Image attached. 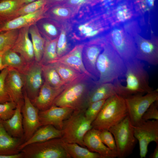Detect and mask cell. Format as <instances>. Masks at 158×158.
<instances>
[{
	"mask_svg": "<svg viewBox=\"0 0 158 158\" xmlns=\"http://www.w3.org/2000/svg\"><path fill=\"white\" fill-rule=\"evenodd\" d=\"M23 94L24 103L21 111L25 142L29 140L42 126L39 118V110L32 104L24 91Z\"/></svg>",
	"mask_w": 158,
	"mask_h": 158,
	"instance_id": "cell-12",
	"label": "cell"
},
{
	"mask_svg": "<svg viewBox=\"0 0 158 158\" xmlns=\"http://www.w3.org/2000/svg\"><path fill=\"white\" fill-rule=\"evenodd\" d=\"M99 136L103 142L117 155L116 145L112 133L108 130H101Z\"/></svg>",
	"mask_w": 158,
	"mask_h": 158,
	"instance_id": "cell-42",
	"label": "cell"
},
{
	"mask_svg": "<svg viewBox=\"0 0 158 158\" xmlns=\"http://www.w3.org/2000/svg\"><path fill=\"white\" fill-rule=\"evenodd\" d=\"M61 130L51 125L43 126L40 127L28 140L20 146V150L25 146L30 144L44 142L55 138H61Z\"/></svg>",
	"mask_w": 158,
	"mask_h": 158,
	"instance_id": "cell-26",
	"label": "cell"
},
{
	"mask_svg": "<svg viewBox=\"0 0 158 158\" xmlns=\"http://www.w3.org/2000/svg\"><path fill=\"white\" fill-rule=\"evenodd\" d=\"M134 8L138 16H143L155 8L156 0H132Z\"/></svg>",
	"mask_w": 158,
	"mask_h": 158,
	"instance_id": "cell-37",
	"label": "cell"
},
{
	"mask_svg": "<svg viewBox=\"0 0 158 158\" xmlns=\"http://www.w3.org/2000/svg\"><path fill=\"white\" fill-rule=\"evenodd\" d=\"M127 116L125 98L116 94L107 99L100 111L92 122V128L108 130L121 121Z\"/></svg>",
	"mask_w": 158,
	"mask_h": 158,
	"instance_id": "cell-4",
	"label": "cell"
},
{
	"mask_svg": "<svg viewBox=\"0 0 158 158\" xmlns=\"http://www.w3.org/2000/svg\"><path fill=\"white\" fill-rule=\"evenodd\" d=\"M128 116L132 125L135 126L142 121V117L150 106L158 100V89L145 95H135L125 98Z\"/></svg>",
	"mask_w": 158,
	"mask_h": 158,
	"instance_id": "cell-10",
	"label": "cell"
},
{
	"mask_svg": "<svg viewBox=\"0 0 158 158\" xmlns=\"http://www.w3.org/2000/svg\"><path fill=\"white\" fill-rule=\"evenodd\" d=\"M35 24L40 33L45 40H52L58 37L59 32L56 25L46 17L39 20Z\"/></svg>",
	"mask_w": 158,
	"mask_h": 158,
	"instance_id": "cell-34",
	"label": "cell"
},
{
	"mask_svg": "<svg viewBox=\"0 0 158 158\" xmlns=\"http://www.w3.org/2000/svg\"><path fill=\"white\" fill-rule=\"evenodd\" d=\"M29 33L30 34L32 39L35 60L40 62L44 51L45 39L40 33L35 24L29 27Z\"/></svg>",
	"mask_w": 158,
	"mask_h": 158,
	"instance_id": "cell-32",
	"label": "cell"
},
{
	"mask_svg": "<svg viewBox=\"0 0 158 158\" xmlns=\"http://www.w3.org/2000/svg\"><path fill=\"white\" fill-rule=\"evenodd\" d=\"M105 38L92 40L83 46L82 56L84 66L95 81L98 79L96 64L98 57L103 49Z\"/></svg>",
	"mask_w": 158,
	"mask_h": 158,
	"instance_id": "cell-15",
	"label": "cell"
},
{
	"mask_svg": "<svg viewBox=\"0 0 158 158\" xmlns=\"http://www.w3.org/2000/svg\"><path fill=\"white\" fill-rule=\"evenodd\" d=\"M19 29L10 30L0 33V54L11 49L18 35Z\"/></svg>",
	"mask_w": 158,
	"mask_h": 158,
	"instance_id": "cell-36",
	"label": "cell"
},
{
	"mask_svg": "<svg viewBox=\"0 0 158 158\" xmlns=\"http://www.w3.org/2000/svg\"><path fill=\"white\" fill-rule=\"evenodd\" d=\"M2 55L0 54V71L6 68L3 65L2 61Z\"/></svg>",
	"mask_w": 158,
	"mask_h": 158,
	"instance_id": "cell-50",
	"label": "cell"
},
{
	"mask_svg": "<svg viewBox=\"0 0 158 158\" xmlns=\"http://www.w3.org/2000/svg\"><path fill=\"white\" fill-rule=\"evenodd\" d=\"M125 29L133 37L135 44L136 58L154 66L158 64V38L152 32L150 38L147 39L139 33L141 29L138 23L131 22L127 25Z\"/></svg>",
	"mask_w": 158,
	"mask_h": 158,
	"instance_id": "cell-6",
	"label": "cell"
},
{
	"mask_svg": "<svg viewBox=\"0 0 158 158\" xmlns=\"http://www.w3.org/2000/svg\"><path fill=\"white\" fill-rule=\"evenodd\" d=\"M61 138L28 145L20 150L22 158H70Z\"/></svg>",
	"mask_w": 158,
	"mask_h": 158,
	"instance_id": "cell-8",
	"label": "cell"
},
{
	"mask_svg": "<svg viewBox=\"0 0 158 158\" xmlns=\"http://www.w3.org/2000/svg\"><path fill=\"white\" fill-rule=\"evenodd\" d=\"M116 94H117V90L113 83H98L96 82L89 94L87 102V107L93 102L106 99Z\"/></svg>",
	"mask_w": 158,
	"mask_h": 158,
	"instance_id": "cell-27",
	"label": "cell"
},
{
	"mask_svg": "<svg viewBox=\"0 0 158 158\" xmlns=\"http://www.w3.org/2000/svg\"><path fill=\"white\" fill-rule=\"evenodd\" d=\"M3 23V22L0 19V28Z\"/></svg>",
	"mask_w": 158,
	"mask_h": 158,
	"instance_id": "cell-52",
	"label": "cell"
},
{
	"mask_svg": "<svg viewBox=\"0 0 158 158\" xmlns=\"http://www.w3.org/2000/svg\"><path fill=\"white\" fill-rule=\"evenodd\" d=\"M52 64L61 79L66 85L72 83L85 75L81 73L67 65L59 62H56Z\"/></svg>",
	"mask_w": 158,
	"mask_h": 158,
	"instance_id": "cell-30",
	"label": "cell"
},
{
	"mask_svg": "<svg viewBox=\"0 0 158 158\" xmlns=\"http://www.w3.org/2000/svg\"><path fill=\"white\" fill-rule=\"evenodd\" d=\"M91 4L92 6L97 5L99 3L100 0H88Z\"/></svg>",
	"mask_w": 158,
	"mask_h": 158,
	"instance_id": "cell-49",
	"label": "cell"
},
{
	"mask_svg": "<svg viewBox=\"0 0 158 158\" xmlns=\"http://www.w3.org/2000/svg\"><path fill=\"white\" fill-rule=\"evenodd\" d=\"M2 62L7 68L14 69L23 74L29 64L20 54L10 49L2 55Z\"/></svg>",
	"mask_w": 158,
	"mask_h": 158,
	"instance_id": "cell-28",
	"label": "cell"
},
{
	"mask_svg": "<svg viewBox=\"0 0 158 158\" xmlns=\"http://www.w3.org/2000/svg\"><path fill=\"white\" fill-rule=\"evenodd\" d=\"M96 83L90 76L84 75L67 85L56 98L53 105L74 110H85L89 94Z\"/></svg>",
	"mask_w": 158,
	"mask_h": 158,
	"instance_id": "cell-3",
	"label": "cell"
},
{
	"mask_svg": "<svg viewBox=\"0 0 158 158\" xmlns=\"http://www.w3.org/2000/svg\"><path fill=\"white\" fill-rule=\"evenodd\" d=\"M100 130L92 128L83 137L85 146L90 151L99 154L101 158H114L116 154L107 147L102 141L99 136Z\"/></svg>",
	"mask_w": 158,
	"mask_h": 158,
	"instance_id": "cell-19",
	"label": "cell"
},
{
	"mask_svg": "<svg viewBox=\"0 0 158 158\" xmlns=\"http://www.w3.org/2000/svg\"><path fill=\"white\" fill-rule=\"evenodd\" d=\"M83 46V44L75 46L67 54L58 59L56 62L64 64L82 74L87 75L91 77L83 64L82 56Z\"/></svg>",
	"mask_w": 158,
	"mask_h": 158,
	"instance_id": "cell-25",
	"label": "cell"
},
{
	"mask_svg": "<svg viewBox=\"0 0 158 158\" xmlns=\"http://www.w3.org/2000/svg\"><path fill=\"white\" fill-rule=\"evenodd\" d=\"M58 38L52 40H45L44 51L40 62L42 65L53 63L58 59L56 52Z\"/></svg>",
	"mask_w": 158,
	"mask_h": 158,
	"instance_id": "cell-35",
	"label": "cell"
},
{
	"mask_svg": "<svg viewBox=\"0 0 158 158\" xmlns=\"http://www.w3.org/2000/svg\"><path fill=\"white\" fill-rule=\"evenodd\" d=\"M133 127L134 136L139 142L140 157L145 158L150 143L154 142L158 144V120H142Z\"/></svg>",
	"mask_w": 158,
	"mask_h": 158,
	"instance_id": "cell-11",
	"label": "cell"
},
{
	"mask_svg": "<svg viewBox=\"0 0 158 158\" xmlns=\"http://www.w3.org/2000/svg\"><path fill=\"white\" fill-rule=\"evenodd\" d=\"M64 5L78 7L85 5H90L92 6L88 0H66Z\"/></svg>",
	"mask_w": 158,
	"mask_h": 158,
	"instance_id": "cell-46",
	"label": "cell"
},
{
	"mask_svg": "<svg viewBox=\"0 0 158 158\" xmlns=\"http://www.w3.org/2000/svg\"><path fill=\"white\" fill-rule=\"evenodd\" d=\"M85 110H74L64 121L61 130V138L63 142L76 143L86 147L83 137L87 131L92 128V122L86 118L85 114Z\"/></svg>",
	"mask_w": 158,
	"mask_h": 158,
	"instance_id": "cell-5",
	"label": "cell"
},
{
	"mask_svg": "<svg viewBox=\"0 0 158 158\" xmlns=\"http://www.w3.org/2000/svg\"><path fill=\"white\" fill-rule=\"evenodd\" d=\"M125 63L126 85L122 84L121 79L113 83L117 94L125 98L133 95H144L154 90L150 86L148 74L145 68L144 64L140 60L136 58Z\"/></svg>",
	"mask_w": 158,
	"mask_h": 158,
	"instance_id": "cell-1",
	"label": "cell"
},
{
	"mask_svg": "<svg viewBox=\"0 0 158 158\" xmlns=\"http://www.w3.org/2000/svg\"><path fill=\"white\" fill-rule=\"evenodd\" d=\"M23 74L24 78L23 91L32 100L37 96L44 82L42 65L40 62L35 60L29 64L28 68Z\"/></svg>",
	"mask_w": 158,
	"mask_h": 158,
	"instance_id": "cell-14",
	"label": "cell"
},
{
	"mask_svg": "<svg viewBox=\"0 0 158 158\" xmlns=\"http://www.w3.org/2000/svg\"><path fill=\"white\" fill-rule=\"evenodd\" d=\"M106 13L111 27L123 25L138 17L132 0H116L114 6Z\"/></svg>",
	"mask_w": 158,
	"mask_h": 158,
	"instance_id": "cell-13",
	"label": "cell"
},
{
	"mask_svg": "<svg viewBox=\"0 0 158 158\" xmlns=\"http://www.w3.org/2000/svg\"><path fill=\"white\" fill-rule=\"evenodd\" d=\"M24 99L16 104L15 112L8 119L1 121L5 129L11 136L16 138H24L22 108Z\"/></svg>",
	"mask_w": 158,
	"mask_h": 158,
	"instance_id": "cell-23",
	"label": "cell"
},
{
	"mask_svg": "<svg viewBox=\"0 0 158 158\" xmlns=\"http://www.w3.org/2000/svg\"><path fill=\"white\" fill-rule=\"evenodd\" d=\"M16 106V104L12 101L0 103V119L4 121L10 118L14 114Z\"/></svg>",
	"mask_w": 158,
	"mask_h": 158,
	"instance_id": "cell-41",
	"label": "cell"
},
{
	"mask_svg": "<svg viewBox=\"0 0 158 158\" xmlns=\"http://www.w3.org/2000/svg\"><path fill=\"white\" fill-rule=\"evenodd\" d=\"M116 0H100L95 6L100 9L102 13H107L114 6Z\"/></svg>",
	"mask_w": 158,
	"mask_h": 158,
	"instance_id": "cell-45",
	"label": "cell"
},
{
	"mask_svg": "<svg viewBox=\"0 0 158 158\" xmlns=\"http://www.w3.org/2000/svg\"><path fill=\"white\" fill-rule=\"evenodd\" d=\"M24 5L22 0H0V19L5 22L16 18L17 11Z\"/></svg>",
	"mask_w": 158,
	"mask_h": 158,
	"instance_id": "cell-29",
	"label": "cell"
},
{
	"mask_svg": "<svg viewBox=\"0 0 158 158\" xmlns=\"http://www.w3.org/2000/svg\"><path fill=\"white\" fill-rule=\"evenodd\" d=\"M24 142V138H14L9 135L0 119V156L19 153L20 146Z\"/></svg>",
	"mask_w": 158,
	"mask_h": 158,
	"instance_id": "cell-24",
	"label": "cell"
},
{
	"mask_svg": "<svg viewBox=\"0 0 158 158\" xmlns=\"http://www.w3.org/2000/svg\"><path fill=\"white\" fill-rule=\"evenodd\" d=\"M105 37L124 62L136 59V49L133 37L123 25L111 27Z\"/></svg>",
	"mask_w": 158,
	"mask_h": 158,
	"instance_id": "cell-9",
	"label": "cell"
},
{
	"mask_svg": "<svg viewBox=\"0 0 158 158\" xmlns=\"http://www.w3.org/2000/svg\"><path fill=\"white\" fill-rule=\"evenodd\" d=\"M46 6L48 7L57 5H60L62 3L65 2L66 0H45Z\"/></svg>",
	"mask_w": 158,
	"mask_h": 158,
	"instance_id": "cell-47",
	"label": "cell"
},
{
	"mask_svg": "<svg viewBox=\"0 0 158 158\" xmlns=\"http://www.w3.org/2000/svg\"><path fill=\"white\" fill-rule=\"evenodd\" d=\"M111 28L107 15L104 13L95 17L90 22L80 25L78 29L82 35L90 38L110 29Z\"/></svg>",
	"mask_w": 158,
	"mask_h": 158,
	"instance_id": "cell-22",
	"label": "cell"
},
{
	"mask_svg": "<svg viewBox=\"0 0 158 158\" xmlns=\"http://www.w3.org/2000/svg\"><path fill=\"white\" fill-rule=\"evenodd\" d=\"M71 48V45L68 42L66 32L62 30L58 37L57 42L56 52L58 59L70 51Z\"/></svg>",
	"mask_w": 158,
	"mask_h": 158,
	"instance_id": "cell-39",
	"label": "cell"
},
{
	"mask_svg": "<svg viewBox=\"0 0 158 158\" xmlns=\"http://www.w3.org/2000/svg\"><path fill=\"white\" fill-rule=\"evenodd\" d=\"M7 68L8 72L5 80V87L11 101L17 104L23 99L24 75L14 69Z\"/></svg>",
	"mask_w": 158,
	"mask_h": 158,
	"instance_id": "cell-17",
	"label": "cell"
},
{
	"mask_svg": "<svg viewBox=\"0 0 158 158\" xmlns=\"http://www.w3.org/2000/svg\"><path fill=\"white\" fill-rule=\"evenodd\" d=\"M106 99L93 102L90 104L85 110V115L92 122L97 117Z\"/></svg>",
	"mask_w": 158,
	"mask_h": 158,
	"instance_id": "cell-40",
	"label": "cell"
},
{
	"mask_svg": "<svg viewBox=\"0 0 158 158\" xmlns=\"http://www.w3.org/2000/svg\"><path fill=\"white\" fill-rule=\"evenodd\" d=\"M8 72V69L6 68L1 70L0 73V103L11 101L5 85V80Z\"/></svg>",
	"mask_w": 158,
	"mask_h": 158,
	"instance_id": "cell-43",
	"label": "cell"
},
{
	"mask_svg": "<svg viewBox=\"0 0 158 158\" xmlns=\"http://www.w3.org/2000/svg\"><path fill=\"white\" fill-rule=\"evenodd\" d=\"M48 8L45 6L34 13L20 16L11 20L3 22L0 28V33L30 27L35 24L39 20L44 17V13Z\"/></svg>",
	"mask_w": 158,
	"mask_h": 158,
	"instance_id": "cell-18",
	"label": "cell"
},
{
	"mask_svg": "<svg viewBox=\"0 0 158 158\" xmlns=\"http://www.w3.org/2000/svg\"><path fill=\"white\" fill-rule=\"evenodd\" d=\"M42 72L44 82L51 86L59 88L67 85L62 81L52 63L42 65Z\"/></svg>",
	"mask_w": 158,
	"mask_h": 158,
	"instance_id": "cell-33",
	"label": "cell"
},
{
	"mask_svg": "<svg viewBox=\"0 0 158 158\" xmlns=\"http://www.w3.org/2000/svg\"><path fill=\"white\" fill-rule=\"evenodd\" d=\"M66 86L59 88H56L51 86L44 82L37 96L31 101L39 111L46 110L53 105L56 98Z\"/></svg>",
	"mask_w": 158,
	"mask_h": 158,
	"instance_id": "cell-21",
	"label": "cell"
},
{
	"mask_svg": "<svg viewBox=\"0 0 158 158\" xmlns=\"http://www.w3.org/2000/svg\"><path fill=\"white\" fill-rule=\"evenodd\" d=\"M63 145L70 158H101L99 154L92 152L77 143H66L63 141Z\"/></svg>",
	"mask_w": 158,
	"mask_h": 158,
	"instance_id": "cell-31",
	"label": "cell"
},
{
	"mask_svg": "<svg viewBox=\"0 0 158 158\" xmlns=\"http://www.w3.org/2000/svg\"><path fill=\"white\" fill-rule=\"evenodd\" d=\"M29 27L19 29L17 38L11 49L20 54L30 64L35 60L33 45L29 37Z\"/></svg>",
	"mask_w": 158,
	"mask_h": 158,
	"instance_id": "cell-20",
	"label": "cell"
},
{
	"mask_svg": "<svg viewBox=\"0 0 158 158\" xmlns=\"http://www.w3.org/2000/svg\"><path fill=\"white\" fill-rule=\"evenodd\" d=\"M142 119L158 120V100L151 104L143 115Z\"/></svg>",
	"mask_w": 158,
	"mask_h": 158,
	"instance_id": "cell-44",
	"label": "cell"
},
{
	"mask_svg": "<svg viewBox=\"0 0 158 158\" xmlns=\"http://www.w3.org/2000/svg\"><path fill=\"white\" fill-rule=\"evenodd\" d=\"M36 0H22L23 3L24 5L36 1Z\"/></svg>",
	"mask_w": 158,
	"mask_h": 158,
	"instance_id": "cell-51",
	"label": "cell"
},
{
	"mask_svg": "<svg viewBox=\"0 0 158 158\" xmlns=\"http://www.w3.org/2000/svg\"><path fill=\"white\" fill-rule=\"evenodd\" d=\"M149 157L150 158H158V144H156V146L153 152L151 154Z\"/></svg>",
	"mask_w": 158,
	"mask_h": 158,
	"instance_id": "cell-48",
	"label": "cell"
},
{
	"mask_svg": "<svg viewBox=\"0 0 158 158\" xmlns=\"http://www.w3.org/2000/svg\"><path fill=\"white\" fill-rule=\"evenodd\" d=\"M108 130L114 137L117 157L125 158L131 154L137 140L134 136L133 126L128 116Z\"/></svg>",
	"mask_w": 158,
	"mask_h": 158,
	"instance_id": "cell-7",
	"label": "cell"
},
{
	"mask_svg": "<svg viewBox=\"0 0 158 158\" xmlns=\"http://www.w3.org/2000/svg\"><path fill=\"white\" fill-rule=\"evenodd\" d=\"M74 110L71 108L53 105L46 110L39 111V116L41 126L51 125L61 130L64 121Z\"/></svg>",
	"mask_w": 158,
	"mask_h": 158,
	"instance_id": "cell-16",
	"label": "cell"
},
{
	"mask_svg": "<svg viewBox=\"0 0 158 158\" xmlns=\"http://www.w3.org/2000/svg\"><path fill=\"white\" fill-rule=\"evenodd\" d=\"M96 66L98 83H113L124 78L125 62L105 37L103 48L97 59Z\"/></svg>",
	"mask_w": 158,
	"mask_h": 158,
	"instance_id": "cell-2",
	"label": "cell"
},
{
	"mask_svg": "<svg viewBox=\"0 0 158 158\" xmlns=\"http://www.w3.org/2000/svg\"><path fill=\"white\" fill-rule=\"evenodd\" d=\"M45 0H37L25 4L20 8L16 13L17 17L34 13L45 6Z\"/></svg>",
	"mask_w": 158,
	"mask_h": 158,
	"instance_id": "cell-38",
	"label": "cell"
}]
</instances>
